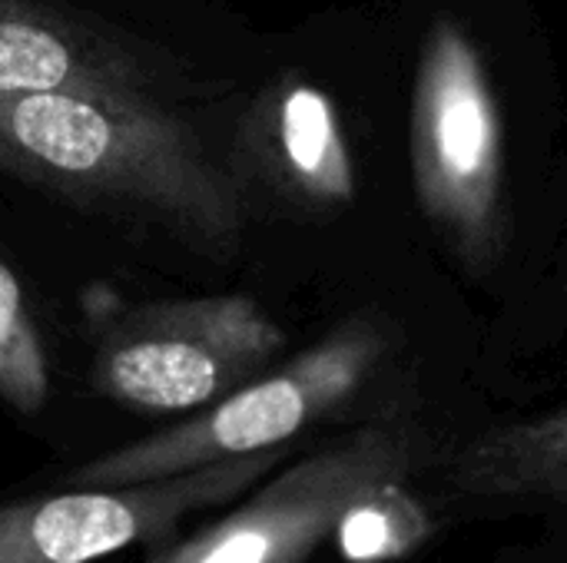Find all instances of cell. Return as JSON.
Wrapping results in <instances>:
<instances>
[{"mask_svg": "<svg viewBox=\"0 0 567 563\" xmlns=\"http://www.w3.org/2000/svg\"><path fill=\"white\" fill-rule=\"evenodd\" d=\"M0 169L70 202L150 219L226 256L246 229L243 186L153 100L0 93Z\"/></svg>", "mask_w": 567, "mask_h": 563, "instance_id": "1", "label": "cell"}, {"mask_svg": "<svg viewBox=\"0 0 567 563\" xmlns=\"http://www.w3.org/2000/svg\"><path fill=\"white\" fill-rule=\"evenodd\" d=\"M385 352L389 338L382 322L352 315L282 368L256 375L173 428L73 468L63 484H133L286 448L312 425L342 411L369 385Z\"/></svg>", "mask_w": 567, "mask_h": 563, "instance_id": "2", "label": "cell"}, {"mask_svg": "<svg viewBox=\"0 0 567 563\" xmlns=\"http://www.w3.org/2000/svg\"><path fill=\"white\" fill-rule=\"evenodd\" d=\"M409 153L425 219L472 269H488L505 239V133L495 83L462 23L439 17L422 43Z\"/></svg>", "mask_w": 567, "mask_h": 563, "instance_id": "3", "label": "cell"}, {"mask_svg": "<svg viewBox=\"0 0 567 563\" xmlns=\"http://www.w3.org/2000/svg\"><path fill=\"white\" fill-rule=\"evenodd\" d=\"M286 332L243 292L146 302L96 342L93 388L140 415L209 408L266 372Z\"/></svg>", "mask_w": 567, "mask_h": 563, "instance_id": "4", "label": "cell"}, {"mask_svg": "<svg viewBox=\"0 0 567 563\" xmlns=\"http://www.w3.org/2000/svg\"><path fill=\"white\" fill-rule=\"evenodd\" d=\"M412 441L405 431L372 425L289 465L239 508L150 548L143 563H302L339 521L375 491L405 484Z\"/></svg>", "mask_w": 567, "mask_h": 563, "instance_id": "5", "label": "cell"}, {"mask_svg": "<svg viewBox=\"0 0 567 563\" xmlns=\"http://www.w3.org/2000/svg\"><path fill=\"white\" fill-rule=\"evenodd\" d=\"M282 458L286 448H276L169 478L13 501L0 508V563H93L133 544L159 548L186 518L252 491Z\"/></svg>", "mask_w": 567, "mask_h": 563, "instance_id": "6", "label": "cell"}, {"mask_svg": "<svg viewBox=\"0 0 567 563\" xmlns=\"http://www.w3.org/2000/svg\"><path fill=\"white\" fill-rule=\"evenodd\" d=\"M146 56L47 0H0V93L150 100Z\"/></svg>", "mask_w": 567, "mask_h": 563, "instance_id": "7", "label": "cell"}, {"mask_svg": "<svg viewBox=\"0 0 567 563\" xmlns=\"http://www.w3.org/2000/svg\"><path fill=\"white\" fill-rule=\"evenodd\" d=\"M256 143L276 179L309 206L355 199L352 149L336 103L312 83H282L256 110Z\"/></svg>", "mask_w": 567, "mask_h": 563, "instance_id": "8", "label": "cell"}, {"mask_svg": "<svg viewBox=\"0 0 567 563\" xmlns=\"http://www.w3.org/2000/svg\"><path fill=\"white\" fill-rule=\"evenodd\" d=\"M452 481L478 498L567 501V405L478 435L458 455Z\"/></svg>", "mask_w": 567, "mask_h": 563, "instance_id": "9", "label": "cell"}, {"mask_svg": "<svg viewBox=\"0 0 567 563\" xmlns=\"http://www.w3.org/2000/svg\"><path fill=\"white\" fill-rule=\"evenodd\" d=\"M50 395V362L20 282L0 262V402L37 415Z\"/></svg>", "mask_w": 567, "mask_h": 563, "instance_id": "10", "label": "cell"}]
</instances>
